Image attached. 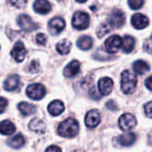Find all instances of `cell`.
I'll list each match as a JSON object with an SVG mask.
<instances>
[{
  "label": "cell",
  "instance_id": "obj_1",
  "mask_svg": "<svg viewBox=\"0 0 152 152\" xmlns=\"http://www.w3.org/2000/svg\"><path fill=\"white\" fill-rule=\"evenodd\" d=\"M79 132V124L73 118H68L62 122L59 126L57 132L62 137L72 138L74 137Z\"/></svg>",
  "mask_w": 152,
  "mask_h": 152
},
{
  "label": "cell",
  "instance_id": "obj_2",
  "mask_svg": "<svg viewBox=\"0 0 152 152\" xmlns=\"http://www.w3.org/2000/svg\"><path fill=\"white\" fill-rule=\"evenodd\" d=\"M137 86V78L136 75L125 70L121 75V88L124 94H132L135 91Z\"/></svg>",
  "mask_w": 152,
  "mask_h": 152
},
{
  "label": "cell",
  "instance_id": "obj_3",
  "mask_svg": "<svg viewBox=\"0 0 152 152\" xmlns=\"http://www.w3.org/2000/svg\"><path fill=\"white\" fill-rule=\"evenodd\" d=\"M72 26L77 30H84L89 27L90 16L84 12H76L72 20Z\"/></svg>",
  "mask_w": 152,
  "mask_h": 152
},
{
  "label": "cell",
  "instance_id": "obj_4",
  "mask_svg": "<svg viewBox=\"0 0 152 152\" xmlns=\"http://www.w3.org/2000/svg\"><path fill=\"white\" fill-rule=\"evenodd\" d=\"M27 96L34 100H39L46 95V89L40 83H33L28 86L26 90Z\"/></svg>",
  "mask_w": 152,
  "mask_h": 152
},
{
  "label": "cell",
  "instance_id": "obj_5",
  "mask_svg": "<svg viewBox=\"0 0 152 152\" xmlns=\"http://www.w3.org/2000/svg\"><path fill=\"white\" fill-rule=\"evenodd\" d=\"M123 46V39L118 35H113L109 37L105 42V48L109 54L116 53Z\"/></svg>",
  "mask_w": 152,
  "mask_h": 152
},
{
  "label": "cell",
  "instance_id": "obj_6",
  "mask_svg": "<svg viewBox=\"0 0 152 152\" xmlns=\"http://www.w3.org/2000/svg\"><path fill=\"white\" fill-rule=\"evenodd\" d=\"M17 23H18L19 26L21 27V29L27 32L33 31L39 28V25L36 23H34L31 20V18L27 15H19L17 18Z\"/></svg>",
  "mask_w": 152,
  "mask_h": 152
},
{
  "label": "cell",
  "instance_id": "obj_7",
  "mask_svg": "<svg viewBox=\"0 0 152 152\" xmlns=\"http://www.w3.org/2000/svg\"><path fill=\"white\" fill-rule=\"evenodd\" d=\"M137 124L136 118L134 117V115H131V114H124L123 115L118 121V125L120 127V129L124 132H128L130 130H132V128L135 127Z\"/></svg>",
  "mask_w": 152,
  "mask_h": 152
},
{
  "label": "cell",
  "instance_id": "obj_8",
  "mask_svg": "<svg viewBox=\"0 0 152 152\" xmlns=\"http://www.w3.org/2000/svg\"><path fill=\"white\" fill-rule=\"evenodd\" d=\"M125 23V15L121 10L113 11L108 16V24L114 28H120Z\"/></svg>",
  "mask_w": 152,
  "mask_h": 152
},
{
  "label": "cell",
  "instance_id": "obj_9",
  "mask_svg": "<svg viewBox=\"0 0 152 152\" xmlns=\"http://www.w3.org/2000/svg\"><path fill=\"white\" fill-rule=\"evenodd\" d=\"M26 54H27V50L22 41H17L15 44V46L11 51V56L18 63L23 62L24 60Z\"/></svg>",
  "mask_w": 152,
  "mask_h": 152
},
{
  "label": "cell",
  "instance_id": "obj_10",
  "mask_svg": "<svg viewBox=\"0 0 152 152\" xmlns=\"http://www.w3.org/2000/svg\"><path fill=\"white\" fill-rule=\"evenodd\" d=\"M65 27V23L61 17H55L48 23V31L52 35H57Z\"/></svg>",
  "mask_w": 152,
  "mask_h": 152
},
{
  "label": "cell",
  "instance_id": "obj_11",
  "mask_svg": "<svg viewBox=\"0 0 152 152\" xmlns=\"http://www.w3.org/2000/svg\"><path fill=\"white\" fill-rule=\"evenodd\" d=\"M100 120L101 116L98 110H90L85 116V124L89 128H94L100 123Z\"/></svg>",
  "mask_w": 152,
  "mask_h": 152
},
{
  "label": "cell",
  "instance_id": "obj_12",
  "mask_svg": "<svg viewBox=\"0 0 152 152\" xmlns=\"http://www.w3.org/2000/svg\"><path fill=\"white\" fill-rule=\"evenodd\" d=\"M132 25L137 29V30H141L146 28L148 25V19L147 16H145L142 14H135L132 15V20H131Z\"/></svg>",
  "mask_w": 152,
  "mask_h": 152
},
{
  "label": "cell",
  "instance_id": "obj_13",
  "mask_svg": "<svg viewBox=\"0 0 152 152\" xmlns=\"http://www.w3.org/2000/svg\"><path fill=\"white\" fill-rule=\"evenodd\" d=\"M20 85V77L16 74L9 75L4 83V88L7 91H14Z\"/></svg>",
  "mask_w": 152,
  "mask_h": 152
},
{
  "label": "cell",
  "instance_id": "obj_14",
  "mask_svg": "<svg viewBox=\"0 0 152 152\" xmlns=\"http://www.w3.org/2000/svg\"><path fill=\"white\" fill-rule=\"evenodd\" d=\"M113 86H114V83L112 79L108 77H104L100 79L99 82V90L100 93L104 96L110 94V92L113 90Z\"/></svg>",
  "mask_w": 152,
  "mask_h": 152
},
{
  "label": "cell",
  "instance_id": "obj_15",
  "mask_svg": "<svg viewBox=\"0 0 152 152\" xmlns=\"http://www.w3.org/2000/svg\"><path fill=\"white\" fill-rule=\"evenodd\" d=\"M80 68H81V64L77 60H73L72 62H70L66 67L64 70V74L65 77H73L76 74H78V72H80Z\"/></svg>",
  "mask_w": 152,
  "mask_h": 152
},
{
  "label": "cell",
  "instance_id": "obj_16",
  "mask_svg": "<svg viewBox=\"0 0 152 152\" xmlns=\"http://www.w3.org/2000/svg\"><path fill=\"white\" fill-rule=\"evenodd\" d=\"M35 12L40 15L48 14L51 11V5L48 0H36L33 5Z\"/></svg>",
  "mask_w": 152,
  "mask_h": 152
},
{
  "label": "cell",
  "instance_id": "obj_17",
  "mask_svg": "<svg viewBox=\"0 0 152 152\" xmlns=\"http://www.w3.org/2000/svg\"><path fill=\"white\" fill-rule=\"evenodd\" d=\"M48 112H49L50 115H52L54 116H56V115H61L64 112V105L60 100H54L48 105Z\"/></svg>",
  "mask_w": 152,
  "mask_h": 152
},
{
  "label": "cell",
  "instance_id": "obj_18",
  "mask_svg": "<svg viewBox=\"0 0 152 152\" xmlns=\"http://www.w3.org/2000/svg\"><path fill=\"white\" fill-rule=\"evenodd\" d=\"M29 128L31 131L36 132V133H43L46 130V124H44L43 121H41L39 118H33L30 124H29Z\"/></svg>",
  "mask_w": 152,
  "mask_h": 152
},
{
  "label": "cell",
  "instance_id": "obj_19",
  "mask_svg": "<svg viewBox=\"0 0 152 152\" xmlns=\"http://www.w3.org/2000/svg\"><path fill=\"white\" fill-rule=\"evenodd\" d=\"M135 140H136V135L133 132H128V133L120 135L116 140V141L122 146L132 145Z\"/></svg>",
  "mask_w": 152,
  "mask_h": 152
},
{
  "label": "cell",
  "instance_id": "obj_20",
  "mask_svg": "<svg viewBox=\"0 0 152 152\" xmlns=\"http://www.w3.org/2000/svg\"><path fill=\"white\" fill-rule=\"evenodd\" d=\"M15 132V126L11 121L6 120L0 122V132L2 134L8 136V135H12Z\"/></svg>",
  "mask_w": 152,
  "mask_h": 152
},
{
  "label": "cell",
  "instance_id": "obj_21",
  "mask_svg": "<svg viewBox=\"0 0 152 152\" xmlns=\"http://www.w3.org/2000/svg\"><path fill=\"white\" fill-rule=\"evenodd\" d=\"M7 144L14 148H20L25 144V139L22 133H18L7 140Z\"/></svg>",
  "mask_w": 152,
  "mask_h": 152
},
{
  "label": "cell",
  "instance_id": "obj_22",
  "mask_svg": "<svg viewBox=\"0 0 152 152\" xmlns=\"http://www.w3.org/2000/svg\"><path fill=\"white\" fill-rule=\"evenodd\" d=\"M18 109L22 113V115H23L25 116L33 115L36 112V107L31 105V104H30V103H27V102H21V103H19Z\"/></svg>",
  "mask_w": 152,
  "mask_h": 152
},
{
  "label": "cell",
  "instance_id": "obj_23",
  "mask_svg": "<svg viewBox=\"0 0 152 152\" xmlns=\"http://www.w3.org/2000/svg\"><path fill=\"white\" fill-rule=\"evenodd\" d=\"M132 67H133L134 72H135L136 73L140 74V75H141V74H143L144 72L149 71V69H150L148 64L147 62L143 61V60H137V61H135V62L133 63Z\"/></svg>",
  "mask_w": 152,
  "mask_h": 152
},
{
  "label": "cell",
  "instance_id": "obj_24",
  "mask_svg": "<svg viewBox=\"0 0 152 152\" xmlns=\"http://www.w3.org/2000/svg\"><path fill=\"white\" fill-rule=\"evenodd\" d=\"M135 46V39L132 36H124L123 39V51L124 53H131Z\"/></svg>",
  "mask_w": 152,
  "mask_h": 152
},
{
  "label": "cell",
  "instance_id": "obj_25",
  "mask_svg": "<svg viewBox=\"0 0 152 152\" xmlns=\"http://www.w3.org/2000/svg\"><path fill=\"white\" fill-rule=\"evenodd\" d=\"M92 45H93V40L89 36H82L77 41V46L82 50H89L92 48Z\"/></svg>",
  "mask_w": 152,
  "mask_h": 152
},
{
  "label": "cell",
  "instance_id": "obj_26",
  "mask_svg": "<svg viewBox=\"0 0 152 152\" xmlns=\"http://www.w3.org/2000/svg\"><path fill=\"white\" fill-rule=\"evenodd\" d=\"M71 48H72V44L67 39H63L60 42H58L57 45H56V50L61 55L68 54L70 52V50H71Z\"/></svg>",
  "mask_w": 152,
  "mask_h": 152
},
{
  "label": "cell",
  "instance_id": "obj_27",
  "mask_svg": "<svg viewBox=\"0 0 152 152\" xmlns=\"http://www.w3.org/2000/svg\"><path fill=\"white\" fill-rule=\"evenodd\" d=\"M110 31L109 24L102 23L98 29H97V35L99 38H103L106 34H107Z\"/></svg>",
  "mask_w": 152,
  "mask_h": 152
},
{
  "label": "cell",
  "instance_id": "obj_28",
  "mask_svg": "<svg viewBox=\"0 0 152 152\" xmlns=\"http://www.w3.org/2000/svg\"><path fill=\"white\" fill-rule=\"evenodd\" d=\"M7 2L14 7L21 9L25 7L27 4V0H7Z\"/></svg>",
  "mask_w": 152,
  "mask_h": 152
},
{
  "label": "cell",
  "instance_id": "obj_29",
  "mask_svg": "<svg viewBox=\"0 0 152 152\" xmlns=\"http://www.w3.org/2000/svg\"><path fill=\"white\" fill-rule=\"evenodd\" d=\"M144 3V0H128V4L130 7L133 10L140 9Z\"/></svg>",
  "mask_w": 152,
  "mask_h": 152
},
{
  "label": "cell",
  "instance_id": "obj_30",
  "mask_svg": "<svg viewBox=\"0 0 152 152\" xmlns=\"http://www.w3.org/2000/svg\"><path fill=\"white\" fill-rule=\"evenodd\" d=\"M47 36L43 33H39L36 36V41L39 45H45L47 43Z\"/></svg>",
  "mask_w": 152,
  "mask_h": 152
},
{
  "label": "cell",
  "instance_id": "obj_31",
  "mask_svg": "<svg viewBox=\"0 0 152 152\" xmlns=\"http://www.w3.org/2000/svg\"><path fill=\"white\" fill-rule=\"evenodd\" d=\"M144 111H145V114L148 117L152 118V101L148 102L144 106Z\"/></svg>",
  "mask_w": 152,
  "mask_h": 152
},
{
  "label": "cell",
  "instance_id": "obj_32",
  "mask_svg": "<svg viewBox=\"0 0 152 152\" xmlns=\"http://www.w3.org/2000/svg\"><path fill=\"white\" fill-rule=\"evenodd\" d=\"M30 72H32V73H36L39 72V63L37 61H32L31 63V65H30V68H29Z\"/></svg>",
  "mask_w": 152,
  "mask_h": 152
},
{
  "label": "cell",
  "instance_id": "obj_33",
  "mask_svg": "<svg viewBox=\"0 0 152 152\" xmlns=\"http://www.w3.org/2000/svg\"><path fill=\"white\" fill-rule=\"evenodd\" d=\"M144 49L146 52L149 53V54H152V40L151 39H148L145 41L144 43V46H143Z\"/></svg>",
  "mask_w": 152,
  "mask_h": 152
},
{
  "label": "cell",
  "instance_id": "obj_34",
  "mask_svg": "<svg viewBox=\"0 0 152 152\" xmlns=\"http://www.w3.org/2000/svg\"><path fill=\"white\" fill-rule=\"evenodd\" d=\"M89 94H90L91 98V99H93L99 100V99H100V95H99V94H98V92H97V90H96L95 86H94L91 90H90Z\"/></svg>",
  "mask_w": 152,
  "mask_h": 152
},
{
  "label": "cell",
  "instance_id": "obj_35",
  "mask_svg": "<svg viewBox=\"0 0 152 152\" xmlns=\"http://www.w3.org/2000/svg\"><path fill=\"white\" fill-rule=\"evenodd\" d=\"M7 107V100L5 98L0 97V114H2Z\"/></svg>",
  "mask_w": 152,
  "mask_h": 152
},
{
  "label": "cell",
  "instance_id": "obj_36",
  "mask_svg": "<svg viewBox=\"0 0 152 152\" xmlns=\"http://www.w3.org/2000/svg\"><path fill=\"white\" fill-rule=\"evenodd\" d=\"M106 107H107V109H110V110H115L116 107H117V106H116V104L115 103L114 100H109V101L106 104Z\"/></svg>",
  "mask_w": 152,
  "mask_h": 152
},
{
  "label": "cell",
  "instance_id": "obj_37",
  "mask_svg": "<svg viewBox=\"0 0 152 152\" xmlns=\"http://www.w3.org/2000/svg\"><path fill=\"white\" fill-rule=\"evenodd\" d=\"M46 152H62V151H61V148L59 147L52 145L46 149Z\"/></svg>",
  "mask_w": 152,
  "mask_h": 152
},
{
  "label": "cell",
  "instance_id": "obj_38",
  "mask_svg": "<svg viewBox=\"0 0 152 152\" xmlns=\"http://www.w3.org/2000/svg\"><path fill=\"white\" fill-rule=\"evenodd\" d=\"M145 85H146V87H147L148 90L152 91V76H150V77H148V78L146 80Z\"/></svg>",
  "mask_w": 152,
  "mask_h": 152
},
{
  "label": "cell",
  "instance_id": "obj_39",
  "mask_svg": "<svg viewBox=\"0 0 152 152\" xmlns=\"http://www.w3.org/2000/svg\"><path fill=\"white\" fill-rule=\"evenodd\" d=\"M77 2H79V3H84V2H86L87 0H76Z\"/></svg>",
  "mask_w": 152,
  "mask_h": 152
},
{
  "label": "cell",
  "instance_id": "obj_40",
  "mask_svg": "<svg viewBox=\"0 0 152 152\" xmlns=\"http://www.w3.org/2000/svg\"><path fill=\"white\" fill-rule=\"evenodd\" d=\"M151 40H152V35H151Z\"/></svg>",
  "mask_w": 152,
  "mask_h": 152
},
{
  "label": "cell",
  "instance_id": "obj_41",
  "mask_svg": "<svg viewBox=\"0 0 152 152\" xmlns=\"http://www.w3.org/2000/svg\"><path fill=\"white\" fill-rule=\"evenodd\" d=\"M57 1H60V0H57Z\"/></svg>",
  "mask_w": 152,
  "mask_h": 152
}]
</instances>
